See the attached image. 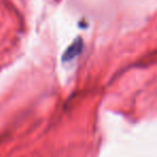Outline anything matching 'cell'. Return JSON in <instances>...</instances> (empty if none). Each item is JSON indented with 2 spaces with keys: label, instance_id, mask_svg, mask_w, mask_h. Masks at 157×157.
I'll return each instance as SVG.
<instances>
[{
  "label": "cell",
  "instance_id": "cell-1",
  "mask_svg": "<svg viewBox=\"0 0 157 157\" xmlns=\"http://www.w3.org/2000/svg\"><path fill=\"white\" fill-rule=\"evenodd\" d=\"M83 48V43H82L81 39H78L67 48V51L65 52V55L63 56V61H69L71 59H73L74 57L78 56L82 51Z\"/></svg>",
  "mask_w": 157,
  "mask_h": 157
}]
</instances>
